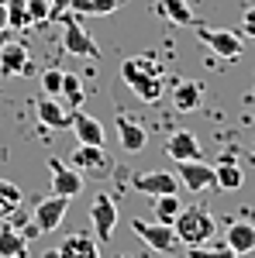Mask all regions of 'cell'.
<instances>
[{
    "mask_svg": "<svg viewBox=\"0 0 255 258\" xmlns=\"http://www.w3.org/2000/svg\"><path fill=\"white\" fill-rule=\"evenodd\" d=\"M121 80L135 90L138 100L145 103H159L166 93V69L156 55H131L121 62Z\"/></svg>",
    "mask_w": 255,
    "mask_h": 258,
    "instance_id": "cell-1",
    "label": "cell"
},
{
    "mask_svg": "<svg viewBox=\"0 0 255 258\" xmlns=\"http://www.w3.org/2000/svg\"><path fill=\"white\" fill-rule=\"evenodd\" d=\"M173 227H176V238L186 244V248H193V244H207V241L214 238L217 224H214V214L211 210H203V207H183L173 220Z\"/></svg>",
    "mask_w": 255,
    "mask_h": 258,
    "instance_id": "cell-2",
    "label": "cell"
},
{
    "mask_svg": "<svg viewBox=\"0 0 255 258\" xmlns=\"http://www.w3.org/2000/svg\"><path fill=\"white\" fill-rule=\"evenodd\" d=\"M59 21L66 24V31H62V45H66V52H69V55H79V59H100V45L90 38V31L79 24L76 11L59 14Z\"/></svg>",
    "mask_w": 255,
    "mask_h": 258,
    "instance_id": "cell-3",
    "label": "cell"
},
{
    "mask_svg": "<svg viewBox=\"0 0 255 258\" xmlns=\"http://www.w3.org/2000/svg\"><path fill=\"white\" fill-rule=\"evenodd\" d=\"M131 231H135L148 248L166 251V255H173V251L183 248V241L176 238V227H173V224H162V220H156V224H148V220H131Z\"/></svg>",
    "mask_w": 255,
    "mask_h": 258,
    "instance_id": "cell-4",
    "label": "cell"
},
{
    "mask_svg": "<svg viewBox=\"0 0 255 258\" xmlns=\"http://www.w3.org/2000/svg\"><path fill=\"white\" fill-rule=\"evenodd\" d=\"M193 28H196V38L203 41L214 55H221V59H228V62L241 59L245 45H241V38H238L235 31H228V28H203V24H193Z\"/></svg>",
    "mask_w": 255,
    "mask_h": 258,
    "instance_id": "cell-5",
    "label": "cell"
},
{
    "mask_svg": "<svg viewBox=\"0 0 255 258\" xmlns=\"http://www.w3.org/2000/svg\"><path fill=\"white\" fill-rule=\"evenodd\" d=\"M66 214H69V197L52 193V197L38 200V207L31 210V220H35V227H38L41 234H52L62 220H66Z\"/></svg>",
    "mask_w": 255,
    "mask_h": 258,
    "instance_id": "cell-6",
    "label": "cell"
},
{
    "mask_svg": "<svg viewBox=\"0 0 255 258\" xmlns=\"http://www.w3.org/2000/svg\"><path fill=\"white\" fill-rule=\"evenodd\" d=\"M0 73H4V76H31V73H35V62H31L28 45H21V41H4V45H0Z\"/></svg>",
    "mask_w": 255,
    "mask_h": 258,
    "instance_id": "cell-7",
    "label": "cell"
},
{
    "mask_svg": "<svg viewBox=\"0 0 255 258\" xmlns=\"http://www.w3.org/2000/svg\"><path fill=\"white\" fill-rule=\"evenodd\" d=\"M90 220H93V238L97 241H107L114 234V227H118V207H114V200L107 197V193H97L93 203H90Z\"/></svg>",
    "mask_w": 255,
    "mask_h": 258,
    "instance_id": "cell-8",
    "label": "cell"
},
{
    "mask_svg": "<svg viewBox=\"0 0 255 258\" xmlns=\"http://www.w3.org/2000/svg\"><path fill=\"white\" fill-rule=\"evenodd\" d=\"M48 172H52V193H59V197H79L83 193V172H79L76 165H66L59 159H48Z\"/></svg>",
    "mask_w": 255,
    "mask_h": 258,
    "instance_id": "cell-9",
    "label": "cell"
},
{
    "mask_svg": "<svg viewBox=\"0 0 255 258\" xmlns=\"http://www.w3.org/2000/svg\"><path fill=\"white\" fill-rule=\"evenodd\" d=\"M176 176H179V186H186L190 193H203L214 186V169L203 165L200 159H183L176 162Z\"/></svg>",
    "mask_w": 255,
    "mask_h": 258,
    "instance_id": "cell-10",
    "label": "cell"
},
{
    "mask_svg": "<svg viewBox=\"0 0 255 258\" xmlns=\"http://www.w3.org/2000/svg\"><path fill=\"white\" fill-rule=\"evenodd\" d=\"M35 114H38V120L45 124V127H52V131H69L73 127V110H66L56 97H45L35 103Z\"/></svg>",
    "mask_w": 255,
    "mask_h": 258,
    "instance_id": "cell-11",
    "label": "cell"
},
{
    "mask_svg": "<svg viewBox=\"0 0 255 258\" xmlns=\"http://www.w3.org/2000/svg\"><path fill=\"white\" fill-rule=\"evenodd\" d=\"M69 165H76L79 172H107L111 155L104 152V145H76V152L69 155Z\"/></svg>",
    "mask_w": 255,
    "mask_h": 258,
    "instance_id": "cell-12",
    "label": "cell"
},
{
    "mask_svg": "<svg viewBox=\"0 0 255 258\" xmlns=\"http://www.w3.org/2000/svg\"><path fill=\"white\" fill-rule=\"evenodd\" d=\"M135 189L145 197H162V193H179V176L173 172H138Z\"/></svg>",
    "mask_w": 255,
    "mask_h": 258,
    "instance_id": "cell-13",
    "label": "cell"
},
{
    "mask_svg": "<svg viewBox=\"0 0 255 258\" xmlns=\"http://www.w3.org/2000/svg\"><path fill=\"white\" fill-rule=\"evenodd\" d=\"M224 244H228L238 258L248 255V251H255V224L252 220H235V224H228Z\"/></svg>",
    "mask_w": 255,
    "mask_h": 258,
    "instance_id": "cell-14",
    "label": "cell"
},
{
    "mask_svg": "<svg viewBox=\"0 0 255 258\" xmlns=\"http://www.w3.org/2000/svg\"><path fill=\"white\" fill-rule=\"evenodd\" d=\"M118 138H121V148L124 152H141L148 145V135H145L141 120L128 117V114H118Z\"/></svg>",
    "mask_w": 255,
    "mask_h": 258,
    "instance_id": "cell-15",
    "label": "cell"
},
{
    "mask_svg": "<svg viewBox=\"0 0 255 258\" xmlns=\"http://www.w3.org/2000/svg\"><path fill=\"white\" fill-rule=\"evenodd\" d=\"M59 258H100L97 251V238H90V234H69V238L59 244Z\"/></svg>",
    "mask_w": 255,
    "mask_h": 258,
    "instance_id": "cell-16",
    "label": "cell"
},
{
    "mask_svg": "<svg viewBox=\"0 0 255 258\" xmlns=\"http://www.w3.org/2000/svg\"><path fill=\"white\" fill-rule=\"evenodd\" d=\"M166 155H169L173 162L200 159V141H196V135H190V131H176L173 138L166 141Z\"/></svg>",
    "mask_w": 255,
    "mask_h": 258,
    "instance_id": "cell-17",
    "label": "cell"
},
{
    "mask_svg": "<svg viewBox=\"0 0 255 258\" xmlns=\"http://www.w3.org/2000/svg\"><path fill=\"white\" fill-rule=\"evenodd\" d=\"M69 131H76L79 145H104V124L97 117H90V114L73 110V127Z\"/></svg>",
    "mask_w": 255,
    "mask_h": 258,
    "instance_id": "cell-18",
    "label": "cell"
},
{
    "mask_svg": "<svg viewBox=\"0 0 255 258\" xmlns=\"http://www.w3.org/2000/svg\"><path fill=\"white\" fill-rule=\"evenodd\" d=\"M200 103H203V86L200 83H179L173 90V107L179 114H193V110H200Z\"/></svg>",
    "mask_w": 255,
    "mask_h": 258,
    "instance_id": "cell-19",
    "label": "cell"
},
{
    "mask_svg": "<svg viewBox=\"0 0 255 258\" xmlns=\"http://www.w3.org/2000/svg\"><path fill=\"white\" fill-rule=\"evenodd\" d=\"M0 258H28V238L14 231L7 220L0 227Z\"/></svg>",
    "mask_w": 255,
    "mask_h": 258,
    "instance_id": "cell-20",
    "label": "cell"
},
{
    "mask_svg": "<svg viewBox=\"0 0 255 258\" xmlns=\"http://www.w3.org/2000/svg\"><path fill=\"white\" fill-rule=\"evenodd\" d=\"M159 14L166 21H173V24H183V28H193L196 24L193 11L186 7V0H159Z\"/></svg>",
    "mask_w": 255,
    "mask_h": 258,
    "instance_id": "cell-21",
    "label": "cell"
},
{
    "mask_svg": "<svg viewBox=\"0 0 255 258\" xmlns=\"http://www.w3.org/2000/svg\"><path fill=\"white\" fill-rule=\"evenodd\" d=\"M245 182V176H241V169H238L235 159H221V165L214 169V186L217 189H238Z\"/></svg>",
    "mask_w": 255,
    "mask_h": 258,
    "instance_id": "cell-22",
    "label": "cell"
},
{
    "mask_svg": "<svg viewBox=\"0 0 255 258\" xmlns=\"http://www.w3.org/2000/svg\"><path fill=\"white\" fill-rule=\"evenodd\" d=\"M21 207V186L11 179H0V220H7Z\"/></svg>",
    "mask_w": 255,
    "mask_h": 258,
    "instance_id": "cell-23",
    "label": "cell"
},
{
    "mask_svg": "<svg viewBox=\"0 0 255 258\" xmlns=\"http://www.w3.org/2000/svg\"><path fill=\"white\" fill-rule=\"evenodd\" d=\"M121 0H69V11L76 14H97V18H107L118 11Z\"/></svg>",
    "mask_w": 255,
    "mask_h": 258,
    "instance_id": "cell-24",
    "label": "cell"
},
{
    "mask_svg": "<svg viewBox=\"0 0 255 258\" xmlns=\"http://www.w3.org/2000/svg\"><path fill=\"white\" fill-rule=\"evenodd\" d=\"M59 97L66 100L73 110L83 107V83H79L76 73H66V69H62V90H59Z\"/></svg>",
    "mask_w": 255,
    "mask_h": 258,
    "instance_id": "cell-25",
    "label": "cell"
},
{
    "mask_svg": "<svg viewBox=\"0 0 255 258\" xmlns=\"http://www.w3.org/2000/svg\"><path fill=\"white\" fill-rule=\"evenodd\" d=\"M24 28H31L28 0H7V31H24Z\"/></svg>",
    "mask_w": 255,
    "mask_h": 258,
    "instance_id": "cell-26",
    "label": "cell"
},
{
    "mask_svg": "<svg viewBox=\"0 0 255 258\" xmlns=\"http://www.w3.org/2000/svg\"><path fill=\"white\" fill-rule=\"evenodd\" d=\"M179 210H183V203H179L176 193H162V197H156V220H162V224H173Z\"/></svg>",
    "mask_w": 255,
    "mask_h": 258,
    "instance_id": "cell-27",
    "label": "cell"
},
{
    "mask_svg": "<svg viewBox=\"0 0 255 258\" xmlns=\"http://www.w3.org/2000/svg\"><path fill=\"white\" fill-rule=\"evenodd\" d=\"M186 255L190 258H238L228 244H217V248H207V244H193V248H186Z\"/></svg>",
    "mask_w": 255,
    "mask_h": 258,
    "instance_id": "cell-28",
    "label": "cell"
},
{
    "mask_svg": "<svg viewBox=\"0 0 255 258\" xmlns=\"http://www.w3.org/2000/svg\"><path fill=\"white\" fill-rule=\"evenodd\" d=\"M28 14H31V24H45V21H52V4L48 0H28Z\"/></svg>",
    "mask_w": 255,
    "mask_h": 258,
    "instance_id": "cell-29",
    "label": "cell"
},
{
    "mask_svg": "<svg viewBox=\"0 0 255 258\" xmlns=\"http://www.w3.org/2000/svg\"><path fill=\"white\" fill-rule=\"evenodd\" d=\"M41 90H45L48 97H59V90H62V69H45V73H41Z\"/></svg>",
    "mask_w": 255,
    "mask_h": 258,
    "instance_id": "cell-30",
    "label": "cell"
},
{
    "mask_svg": "<svg viewBox=\"0 0 255 258\" xmlns=\"http://www.w3.org/2000/svg\"><path fill=\"white\" fill-rule=\"evenodd\" d=\"M241 35H245V38H255V7H248V11L241 14Z\"/></svg>",
    "mask_w": 255,
    "mask_h": 258,
    "instance_id": "cell-31",
    "label": "cell"
},
{
    "mask_svg": "<svg viewBox=\"0 0 255 258\" xmlns=\"http://www.w3.org/2000/svg\"><path fill=\"white\" fill-rule=\"evenodd\" d=\"M48 4H52V21L59 18V14H66V11H69V0H48Z\"/></svg>",
    "mask_w": 255,
    "mask_h": 258,
    "instance_id": "cell-32",
    "label": "cell"
},
{
    "mask_svg": "<svg viewBox=\"0 0 255 258\" xmlns=\"http://www.w3.org/2000/svg\"><path fill=\"white\" fill-rule=\"evenodd\" d=\"M0 31H7V0H0Z\"/></svg>",
    "mask_w": 255,
    "mask_h": 258,
    "instance_id": "cell-33",
    "label": "cell"
},
{
    "mask_svg": "<svg viewBox=\"0 0 255 258\" xmlns=\"http://www.w3.org/2000/svg\"><path fill=\"white\" fill-rule=\"evenodd\" d=\"M41 258H59V248H56V251H45Z\"/></svg>",
    "mask_w": 255,
    "mask_h": 258,
    "instance_id": "cell-34",
    "label": "cell"
},
{
    "mask_svg": "<svg viewBox=\"0 0 255 258\" xmlns=\"http://www.w3.org/2000/svg\"><path fill=\"white\" fill-rule=\"evenodd\" d=\"M4 41H7V35H4V31H0V45H4Z\"/></svg>",
    "mask_w": 255,
    "mask_h": 258,
    "instance_id": "cell-35",
    "label": "cell"
},
{
    "mask_svg": "<svg viewBox=\"0 0 255 258\" xmlns=\"http://www.w3.org/2000/svg\"><path fill=\"white\" fill-rule=\"evenodd\" d=\"M252 159H255V148H252Z\"/></svg>",
    "mask_w": 255,
    "mask_h": 258,
    "instance_id": "cell-36",
    "label": "cell"
}]
</instances>
